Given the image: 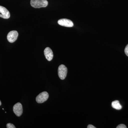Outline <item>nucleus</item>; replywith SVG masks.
Listing matches in <instances>:
<instances>
[{
    "label": "nucleus",
    "mask_w": 128,
    "mask_h": 128,
    "mask_svg": "<svg viewBox=\"0 0 128 128\" xmlns=\"http://www.w3.org/2000/svg\"><path fill=\"white\" fill-rule=\"evenodd\" d=\"M30 4L32 7L39 8L46 7L48 2L47 0H31Z\"/></svg>",
    "instance_id": "obj_1"
},
{
    "label": "nucleus",
    "mask_w": 128,
    "mask_h": 128,
    "mask_svg": "<svg viewBox=\"0 0 128 128\" xmlns=\"http://www.w3.org/2000/svg\"><path fill=\"white\" fill-rule=\"evenodd\" d=\"M67 68L64 65L62 64L58 68V75L60 79L64 80L65 79L67 73Z\"/></svg>",
    "instance_id": "obj_2"
},
{
    "label": "nucleus",
    "mask_w": 128,
    "mask_h": 128,
    "mask_svg": "<svg viewBox=\"0 0 128 128\" xmlns=\"http://www.w3.org/2000/svg\"><path fill=\"white\" fill-rule=\"evenodd\" d=\"M49 97L48 92H44L40 93L36 98V101L38 103H42L46 102Z\"/></svg>",
    "instance_id": "obj_3"
},
{
    "label": "nucleus",
    "mask_w": 128,
    "mask_h": 128,
    "mask_svg": "<svg viewBox=\"0 0 128 128\" xmlns=\"http://www.w3.org/2000/svg\"><path fill=\"white\" fill-rule=\"evenodd\" d=\"M13 110L16 116H20L23 112L22 105L20 102L16 104L13 106Z\"/></svg>",
    "instance_id": "obj_4"
},
{
    "label": "nucleus",
    "mask_w": 128,
    "mask_h": 128,
    "mask_svg": "<svg viewBox=\"0 0 128 128\" xmlns=\"http://www.w3.org/2000/svg\"><path fill=\"white\" fill-rule=\"evenodd\" d=\"M18 33L16 31H12L9 32L7 35L8 40L10 42L13 43L17 39Z\"/></svg>",
    "instance_id": "obj_5"
},
{
    "label": "nucleus",
    "mask_w": 128,
    "mask_h": 128,
    "mask_svg": "<svg viewBox=\"0 0 128 128\" xmlns=\"http://www.w3.org/2000/svg\"><path fill=\"white\" fill-rule=\"evenodd\" d=\"M58 23L61 26L66 27H72L74 25L72 21L66 18L60 19L58 21Z\"/></svg>",
    "instance_id": "obj_6"
},
{
    "label": "nucleus",
    "mask_w": 128,
    "mask_h": 128,
    "mask_svg": "<svg viewBox=\"0 0 128 128\" xmlns=\"http://www.w3.org/2000/svg\"><path fill=\"white\" fill-rule=\"evenodd\" d=\"M0 17L5 19L9 18L10 13L9 11L4 6H0Z\"/></svg>",
    "instance_id": "obj_7"
},
{
    "label": "nucleus",
    "mask_w": 128,
    "mask_h": 128,
    "mask_svg": "<svg viewBox=\"0 0 128 128\" xmlns=\"http://www.w3.org/2000/svg\"><path fill=\"white\" fill-rule=\"evenodd\" d=\"M44 56L46 59L48 61H50L52 60L54 57V54L52 50L50 48L48 47L44 49Z\"/></svg>",
    "instance_id": "obj_8"
},
{
    "label": "nucleus",
    "mask_w": 128,
    "mask_h": 128,
    "mask_svg": "<svg viewBox=\"0 0 128 128\" xmlns=\"http://www.w3.org/2000/svg\"><path fill=\"white\" fill-rule=\"evenodd\" d=\"M112 107L116 110H121L122 108V106L120 103L119 101L118 100L113 101L112 102Z\"/></svg>",
    "instance_id": "obj_9"
},
{
    "label": "nucleus",
    "mask_w": 128,
    "mask_h": 128,
    "mask_svg": "<svg viewBox=\"0 0 128 128\" xmlns=\"http://www.w3.org/2000/svg\"><path fill=\"white\" fill-rule=\"evenodd\" d=\"M6 128H16V127L12 124L11 123L7 124H6Z\"/></svg>",
    "instance_id": "obj_10"
},
{
    "label": "nucleus",
    "mask_w": 128,
    "mask_h": 128,
    "mask_svg": "<svg viewBox=\"0 0 128 128\" xmlns=\"http://www.w3.org/2000/svg\"><path fill=\"white\" fill-rule=\"evenodd\" d=\"M117 128H126L127 127L126 126H125L124 124H119V125H118L116 127Z\"/></svg>",
    "instance_id": "obj_11"
},
{
    "label": "nucleus",
    "mask_w": 128,
    "mask_h": 128,
    "mask_svg": "<svg viewBox=\"0 0 128 128\" xmlns=\"http://www.w3.org/2000/svg\"><path fill=\"white\" fill-rule=\"evenodd\" d=\"M124 52L127 56H128V44L126 46L124 49Z\"/></svg>",
    "instance_id": "obj_12"
},
{
    "label": "nucleus",
    "mask_w": 128,
    "mask_h": 128,
    "mask_svg": "<svg viewBox=\"0 0 128 128\" xmlns=\"http://www.w3.org/2000/svg\"><path fill=\"white\" fill-rule=\"evenodd\" d=\"M88 128H96V127H94L93 125H92V124H89L87 126Z\"/></svg>",
    "instance_id": "obj_13"
},
{
    "label": "nucleus",
    "mask_w": 128,
    "mask_h": 128,
    "mask_svg": "<svg viewBox=\"0 0 128 128\" xmlns=\"http://www.w3.org/2000/svg\"><path fill=\"white\" fill-rule=\"evenodd\" d=\"M2 105L1 102L0 100V106H1V105Z\"/></svg>",
    "instance_id": "obj_14"
}]
</instances>
